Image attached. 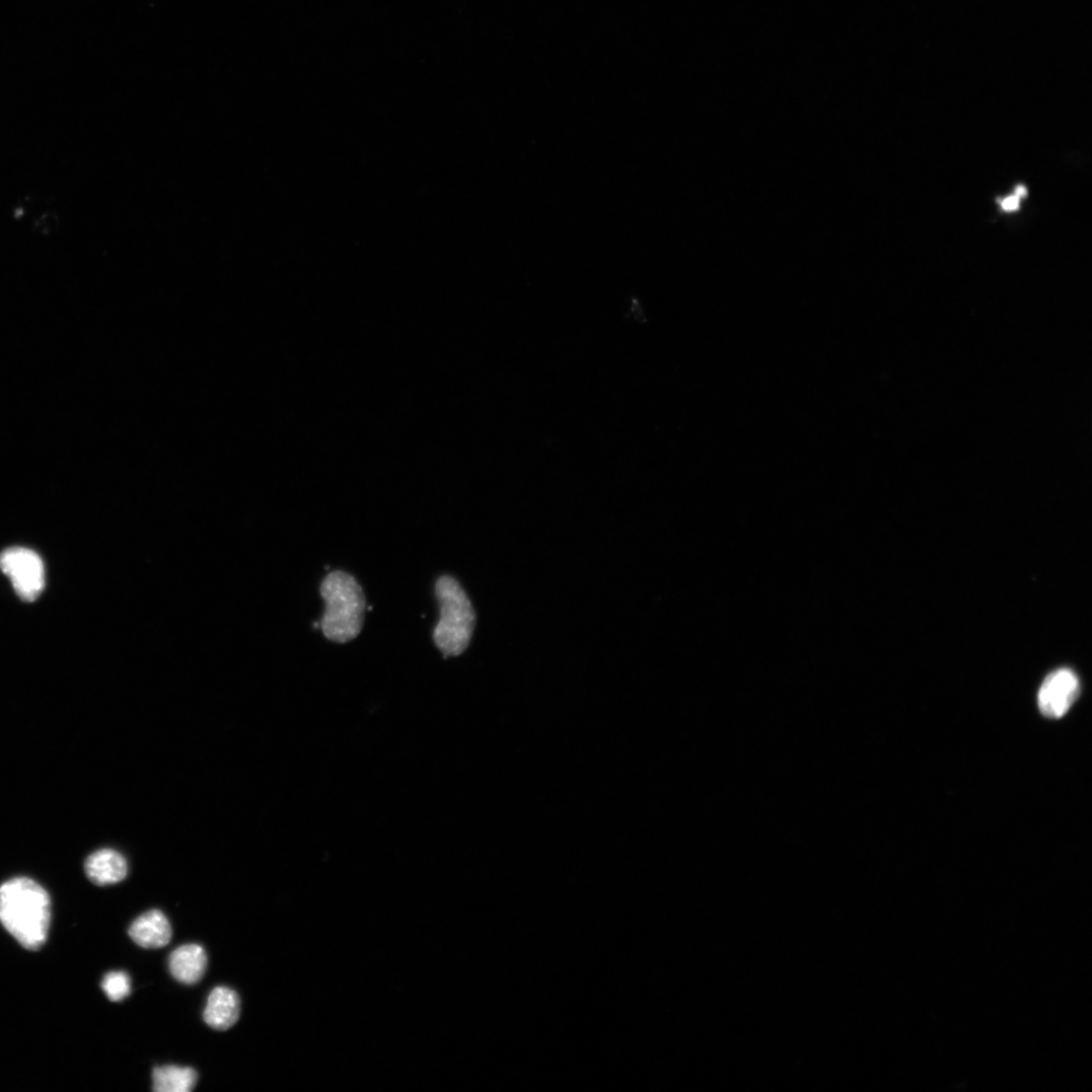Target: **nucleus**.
<instances>
[{"label":"nucleus","instance_id":"423d86ee","mask_svg":"<svg viewBox=\"0 0 1092 1092\" xmlns=\"http://www.w3.org/2000/svg\"><path fill=\"white\" fill-rule=\"evenodd\" d=\"M129 936L141 948L160 949L170 944L173 928L164 912L152 910L133 921L129 928Z\"/></svg>","mask_w":1092,"mask_h":1092},{"label":"nucleus","instance_id":"0eeeda50","mask_svg":"<svg viewBox=\"0 0 1092 1092\" xmlns=\"http://www.w3.org/2000/svg\"><path fill=\"white\" fill-rule=\"evenodd\" d=\"M169 966L172 976L182 984L192 985L204 978L208 966V956L204 948L197 944H187L176 949L170 956Z\"/></svg>","mask_w":1092,"mask_h":1092},{"label":"nucleus","instance_id":"9b49d317","mask_svg":"<svg viewBox=\"0 0 1092 1092\" xmlns=\"http://www.w3.org/2000/svg\"><path fill=\"white\" fill-rule=\"evenodd\" d=\"M102 988L110 1001L118 1002L131 994V979L125 971H112L105 977Z\"/></svg>","mask_w":1092,"mask_h":1092},{"label":"nucleus","instance_id":"39448f33","mask_svg":"<svg viewBox=\"0 0 1092 1092\" xmlns=\"http://www.w3.org/2000/svg\"><path fill=\"white\" fill-rule=\"evenodd\" d=\"M1079 691V680L1071 670L1060 669L1051 673L1039 692L1041 713L1052 719L1063 717L1077 699Z\"/></svg>","mask_w":1092,"mask_h":1092},{"label":"nucleus","instance_id":"7ed1b4c3","mask_svg":"<svg viewBox=\"0 0 1092 1092\" xmlns=\"http://www.w3.org/2000/svg\"><path fill=\"white\" fill-rule=\"evenodd\" d=\"M440 619L433 631V640L445 659L466 652L472 640L476 616L473 606L460 582L443 575L435 583Z\"/></svg>","mask_w":1092,"mask_h":1092},{"label":"nucleus","instance_id":"f8f14e48","mask_svg":"<svg viewBox=\"0 0 1092 1092\" xmlns=\"http://www.w3.org/2000/svg\"><path fill=\"white\" fill-rule=\"evenodd\" d=\"M1001 206L1002 209L1006 212L1016 211L1020 207V198H1018L1016 195L1009 196L1002 200Z\"/></svg>","mask_w":1092,"mask_h":1092},{"label":"nucleus","instance_id":"f257e3e1","mask_svg":"<svg viewBox=\"0 0 1092 1092\" xmlns=\"http://www.w3.org/2000/svg\"><path fill=\"white\" fill-rule=\"evenodd\" d=\"M50 921V897L36 881L18 877L0 886V922L24 948H42Z\"/></svg>","mask_w":1092,"mask_h":1092},{"label":"nucleus","instance_id":"1a4fd4ad","mask_svg":"<svg viewBox=\"0 0 1092 1092\" xmlns=\"http://www.w3.org/2000/svg\"><path fill=\"white\" fill-rule=\"evenodd\" d=\"M85 870L93 883L108 886L123 881L127 877L128 863L125 857L114 849L103 848L87 859Z\"/></svg>","mask_w":1092,"mask_h":1092},{"label":"nucleus","instance_id":"f03ea898","mask_svg":"<svg viewBox=\"0 0 1092 1092\" xmlns=\"http://www.w3.org/2000/svg\"><path fill=\"white\" fill-rule=\"evenodd\" d=\"M320 593L326 601L320 623L324 635L336 643L356 638L367 609L366 595L356 579L344 571H333L323 580Z\"/></svg>","mask_w":1092,"mask_h":1092},{"label":"nucleus","instance_id":"6e6552de","mask_svg":"<svg viewBox=\"0 0 1092 1092\" xmlns=\"http://www.w3.org/2000/svg\"><path fill=\"white\" fill-rule=\"evenodd\" d=\"M241 1011L237 992L226 986L212 990L204 1010V1021L212 1029L226 1031L239 1020Z\"/></svg>","mask_w":1092,"mask_h":1092},{"label":"nucleus","instance_id":"20e7f679","mask_svg":"<svg viewBox=\"0 0 1092 1092\" xmlns=\"http://www.w3.org/2000/svg\"><path fill=\"white\" fill-rule=\"evenodd\" d=\"M0 569L7 574L17 594L25 601H35L45 586L42 559L33 550L12 547L0 554Z\"/></svg>","mask_w":1092,"mask_h":1092},{"label":"nucleus","instance_id":"ddd939ff","mask_svg":"<svg viewBox=\"0 0 1092 1092\" xmlns=\"http://www.w3.org/2000/svg\"><path fill=\"white\" fill-rule=\"evenodd\" d=\"M1015 195H1016V196H1017L1018 198H1022V197H1025V196L1027 195V189H1026V187H1025V186H1023V185H1019V186L1017 187V189H1016V194H1015Z\"/></svg>","mask_w":1092,"mask_h":1092},{"label":"nucleus","instance_id":"9d476101","mask_svg":"<svg viewBox=\"0 0 1092 1092\" xmlns=\"http://www.w3.org/2000/svg\"><path fill=\"white\" fill-rule=\"evenodd\" d=\"M153 1090L156 1092H189L197 1082V1072L191 1067L166 1065L153 1069Z\"/></svg>","mask_w":1092,"mask_h":1092}]
</instances>
